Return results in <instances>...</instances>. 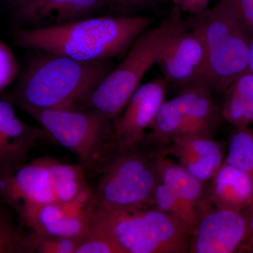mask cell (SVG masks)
Here are the masks:
<instances>
[{
  "instance_id": "cell-1",
  "label": "cell",
  "mask_w": 253,
  "mask_h": 253,
  "mask_svg": "<svg viewBox=\"0 0 253 253\" xmlns=\"http://www.w3.org/2000/svg\"><path fill=\"white\" fill-rule=\"evenodd\" d=\"M145 16L84 18L58 26L20 27L14 33L20 47L81 61H108L126 54L151 26Z\"/></svg>"
},
{
  "instance_id": "cell-2",
  "label": "cell",
  "mask_w": 253,
  "mask_h": 253,
  "mask_svg": "<svg viewBox=\"0 0 253 253\" xmlns=\"http://www.w3.org/2000/svg\"><path fill=\"white\" fill-rule=\"evenodd\" d=\"M42 54L30 61L6 96L19 109H84L112 71L108 61L87 62Z\"/></svg>"
},
{
  "instance_id": "cell-3",
  "label": "cell",
  "mask_w": 253,
  "mask_h": 253,
  "mask_svg": "<svg viewBox=\"0 0 253 253\" xmlns=\"http://www.w3.org/2000/svg\"><path fill=\"white\" fill-rule=\"evenodd\" d=\"M186 24L180 10L174 7L157 26L143 32L129 46L122 62L93 91L84 109L96 110L115 121L148 71L157 64L169 42Z\"/></svg>"
},
{
  "instance_id": "cell-4",
  "label": "cell",
  "mask_w": 253,
  "mask_h": 253,
  "mask_svg": "<svg viewBox=\"0 0 253 253\" xmlns=\"http://www.w3.org/2000/svg\"><path fill=\"white\" fill-rule=\"evenodd\" d=\"M188 23L204 42L206 84L212 91L224 93L233 82L249 71L252 38L230 0H220L194 14Z\"/></svg>"
},
{
  "instance_id": "cell-5",
  "label": "cell",
  "mask_w": 253,
  "mask_h": 253,
  "mask_svg": "<svg viewBox=\"0 0 253 253\" xmlns=\"http://www.w3.org/2000/svg\"><path fill=\"white\" fill-rule=\"evenodd\" d=\"M73 153L85 176H100L117 151L114 121L96 110L21 109Z\"/></svg>"
},
{
  "instance_id": "cell-6",
  "label": "cell",
  "mask_w": 253,
  "mask_h": 253,
  "mask_svg": "<svg viewBox=\"0 0 253 253\" xmlns=\"http://www.w3.org/2000/svg\"><path fill=\"white\" fill-rule=\"evenodd\" d=\"M144 206L116 212L94 210L124 253H189L192 229L179 218Z\"/></svg>"
},
{
  "instance_id": "cell-7",
  "label": "cell",
  "mask_w": 253,
  "mask_h": 253,
  "mask_svg": "<svg viewBox=\"0 0 253 253\" xmlns=\"http://www.w3.org/2000/svg\"><path fill=\"white\" fill-rule=\"evenodd\" d=\"M156 157L157 154L144 147V142L116 151L94 191L95 210L116 212L153 206L155 189L159 182Z\"/></svg>"
},
{
  "instance_id": "cell-8",
  "label": "cell",
  "mask_w": 253,
  "mask_h": 253,
  "mask_svg": "<svg viewBox=\"0 0 253 253\" xmlns=\"http://www.w3.org/2000/svg\"><path fill=\"white\" fill-rule=\"evenodd\" d=\"M212 92L206 83H198L183 88L175 97L165 101L144 142L164 147L178 136L212 137L221 115Z\"/></svg>"
},
{
  "instance_id": "cell-9",
  "label": "cell",
  "mask_w": 253,
  "mask_h": 253,
  "mask_svg": "<svg viewBox=\"0 0 253 253\" xmlns=\"http://www.w3.org/2000/svg\"><path fill=\"white\" fill-rule=\"evenodd\" d=\"M95 209L94 192L69 203L27 204L14 210L25 229L42 235L81 238L87 231Z\"/></svg>"
},
{
  "instance_id": "cell-10",
  "label": "cell",
  "mask_w": 253,
  "mask_h": 253,
  "mask_svg": "<svg viewBox=\"0 0 253 253\" xmlns=\"http://www.w3.org/2000/svg\"><path fill=\"white\" fill-rule=\"evenodd\" d=\"M204 201L198 208V220L191 233L189 253H232L240 251L249 233L244 212L208 208V203Z\"/></svg>"
},
{
  "instance_id": "cell-11",
  "label": "cell",
  "mask_w": 253,
  "mask_h": 253,
  "mask_svg": "<svg viewBox=\"0 0 253 253\" xmlns=\"http://www.w3.org/2000/svg\"><path fill=\"white\" fill-rule=\"evenodd\" d=\"M167 83L161 78L141 84L134 91L121 114L114 121L117 151L144 142L160 108L166 100Z\"/></svg>"
},
{
  "instance_id": "cell-12",
  "label": "cell",
  "mask_w": 253,
  "mask_h": 253,
  "mask_svg": "<svg viewBox=\"0 0 253 253\" xmlns=\"http://www.w3.org/2000/svg\"><path fill=\"white\" fill-rule=\"evenodd\" d=\"M157 64L166 81L181 89L198 83L206 84L207 60L204 42L188 22L169 42Z\"/></svg>"
},
{
  "instance_id": "cell-13",
  "label": "cell",
  "mask_w": 253,
  "mask_h": 253,
  "mask_svg": "<svg viewBox=\"0 0 253 253\" xmlns=\"http://www.w3.org/2000/svg\"><path fill=\"white\" fill-rule=\"evenodd\" d=\"M46 138L50 136L42 127L23 122L15 105L0 95V175L12 174L28 163L30 152Z\"/></svg>"
},
{
  "instance_id": "cell-14",
  "label": "cell",
  "mask_w": 253,
  "mask_h": 253,
  "mask_svg": "<svg viewBox=\"0 0 253 253\" xmlns=\"http://www.w3.org/2000/svg\"><path fill=\"white\" fill-rule=\"evenodd\" d=\"M0 200L14 211L24 205L58 202L47 157L26 163L12 174L0 175Z\"/></svg>"
},
{
  "instance_id": "cell-15",
  "label": "cell",
  "mask_w": 253,
  "mask_h": 253,
  "mask_svg": "<svg viewBox=\"0 0 253 253\" xmlns=\"http://www.w3.org/2000/svg\"><path fill=\"white\" fill-rule=\"evenodd\" d=\"M109 2V0H30L11 12L20 27H45L86 18Z\"/></svg>"
},
{
  "instance_id": "cell-16",
  "label": "cell",
  "mask_w": 253,
  "mask_h": 253,
  "mask_svg": "<svg viewBox=\"0 0 253 253\" xmlns=\"http://www.w3.org/2000/svg\"><path fill=\"white\" fill-rule=\"evenodd\" d=\"M166 146L180 166L204 182L211 180L224 163L220 145L210 136H178Z\"/></svg>"
},
{
  "instance_id": "cell-17",
  "label": "cell",
  "mask_w": 253,
  "mask_h": 253,
  "mask_svg": "<svg viewBox=\"0 0 253 253\" xmlns=\"http://www.w3.org/2000/svg\"><path fill=\"white\" fill-rule=\"evenodd\" d=\"M207 199L213 207L245 212L253 205V180L246 172L223 163L211 179Z\"/></svg>"
},
{
  "instance_id": "cell-18",
  "label": "cell",
  "mask_w": 253,
  "mask_h": 253,
  "mask_svg": "<svg viewBox=\"0 0 253 253\" xmlns=\"http://www.w3.org/2000/svg\"><path fill=\"white\" fill-rule=\"evenodd\" d=\"M159 181L167 186L184 204L198 215V208L206 195L204 181L190 174L179 163L162 153L156 157Z\"/></svg>"
},
{
  "instance_id": "cell-19",
  "label": "cell",
  "mask_w": 253,
  "mask_h": 253,
  "mask_svg": "<svg viewBox=\"0 0 253 253\" xmlns=\"http://www.w3.org/2000/svg\"><path fill=\"white\" fill-rule=\"evenodd\" d=\"M224 93L221 117L236 128L249 127L253 123V73L241 75Z\"/></svg>"
},
{
  "instance_id": "cell-20",
  "label": "cell",
  "mask_w": 253,
  "mask_h": 253,
  "mask_svg": "<svg viewBox=\"0 0 253 253\" xmlns=\"http://www.w3.org/2000/svg\"><path fill=\"white\" fill-rule=\"evenodd\" d=\"M47 163L58 202H72L91 191L79 165L65 164L48 157Z\"/></svg>"
},
{
  "instance_id": "cell-21",
  "label": "cell",
  "mask_w": 253,
  "mask_h": 253,
  "mask_svg": "<svg viewBox=\"0 0 253 253\" xmlns=\"http://www.w3.org/2000/svg\"><path fill=\"white\" fill-rule=\"evenodd\" d=\"M0 253H31L29 231L14 210L0 200Z\"/></svg>"
},
{
  "instance_id": "cell-22",
  "label": "cell",
  "mask_w": 253,
  "mask_h": 253,
  "mask_svg": "<svg viewBox=\"0 0 253 253\" xmlns=\"http://www.w3.org/2000/svg\"><path fill=\"white\" fill-rule=\"evenodd\" d=\"M249 174L253 180V130L249 127L236 128L229 140L224 161Z\"/></svg>"
},
{
  "instance_id": "cell-23",
  "label": "cell",
  "mask_w": 253,
  "mask_h": 253,
  "mask_svg": "<svg viewBox=\"0 0 253 253\" xmlns=\"http://www.w3.org/2000/svg\"><path fill=\"white\" fill-rule=\"evenodd\" d=\"M94 214V213H93ZM75 253H124L109 231L94 219Z\"/></svg>"
},
{
  "instance_id": "cell-24",
  "label": "cell",
  "mask_w": 253,
  "mask_h": 253,
  "mask_svg": "<svg viewBox=\"0 0 253 253\" xmlns=\"http://www.w3.org/2000/svg\"><path fill=\"white\" fill-rule=\"evenodd\" d=\"M153 206L185 222L193 229L198 220L196 213L189 209L170 189L161 181L155 189Z\"/></svg>"
},
{
  "instance_id": "cell-25",
  "label": "cell",
  "mask_w": 253,
  "mask_h": 253,
  "mask_svg": "<svg viewBox=\"0 0 253 253\" xmlns=\"http://www.w3.org/2000/svg\"><path fill=\"white\" fill-rule=\"evenodd\" d=\"M31 253H75L81 238L42 235L29 231Z\"/></svg>"
},
{
  "instance_id": "cell-26",
  "label": "cell",
  "mask_w": 253,
  "mask_h": 253,
  "mask_svg": "<svg viewBox=\"0 0 253 253\" xmlns=\"http://www.w3.org/2000/svg\"><path fill=\"white\" fill-rule=\"evenodd\" d=\"M19 76V66L12 50L0 41V94Z\"/></svg>"
},
{
  "instance_id": "cell-27",
  "label": "cell",
  "mask_w": 253,
  "mask_h": 253,
  "mask_svg": "<svg viewBox=\"0 0 253 253\" xmlns=\"http://www.w3.org/2000/svg\"><path fill=\"white\" fill-rule=\"evenodd\" d=\"M240 19L251 38H253V0H230Z\"/></svg>"
},
{
  "instance_id": "cell-28",
  "label": "cell",
  "mask_w": 253,
  "mask_h": 253,
  "mask_svg": "<svg viewBox=\"0 0 253 253\" xmlns=\"http://www.w3.org/2000/svg\"><path fill=\"white\" fill-rule=\"evenodd\" d=\"M175 7L181 11L191 14H199L208 8V5L212 0H172Z\"/></svg>"
},
{
  "instance_id": "cell-29",
  "label": "cell",
  "mask_w": 253,
  "mask_h": 253,
  "mask_svg": "<svg viewBox=\"0 0 253 253\" xmlns=\"http://www.w3.org/2000/svg\"><path fill=\"white\" fill-rule=\"evenodd\" d=\"M150 0H109V4L112 5L115 9L122 12H129L140 9L147 4Z\"/></svg>"
},
{
  "instance_id": "cell-30",
  "label": "cell",
  "mask_w": 253,
  "mask_h": 253,
  "mask_svg": "<svg viewBox=\"0 0 253 253\" xmlns=\"http://www.w3.org/2000/svg\"><path fill=\"white\" fill-rule=\"evenodd\" d=\"M244 213L247 218L249 233H248L247 239L241 246L240 251L243 250L247 252L253 253V205L249 209L246 210Z\"/></svg>"
},
{
  "instance_id": "cell-31",
  "label": "cell",
  "mask_w": 253,
  "mask_h": 253,
  "mask_svg": "<svg viewBox=\"0 0 253 253\" xmlns=\"http://www.w3.org/2000/svg\"><path fill=\"white\" fill-rule=\"evenodd\" d=\"M30 0H4L5 4L9 8L11 11L16 9L18 6H21L25 3L28 2Z\"/></svg>"
},
{
  "instance_id": "cell-32",
  "label": "cell",
  "mask_w": 253,
  "mask_h": 253,
  "mask_svg": "<svg viewBox=\"0 0 253 253\" xmlns=\"http://www.w3.org/2000/svg\"><path fill=\"white\" fill-rule=\"evenodd\" d=\"M249 71L253 73V38L251 41V48H250Z\"/></svg>"
}]
</instances>
